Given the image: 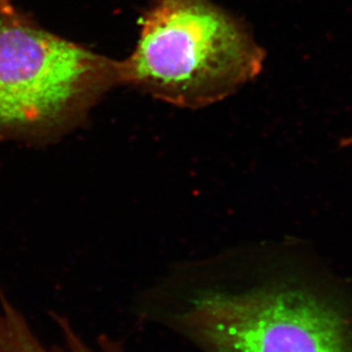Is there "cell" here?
<instances>
[{"label": "cell", "mask_w": 352, "mask_h": 352, "mask_svg": "<svg viewBox=\"0 0 352 352\" xmlns=\"http://www.w3.org/2000/svg\"><path fill=\"white\" fill-rule=\"evenodd\" d=\"M334 289L263 274L196 289L166 318L204 352H352V306Z\"/></svg>", "instance_id": "cell-1"}, {"label": "cell", "mask_w": 352, "mask_h": 352, "mask_svg": "<svg viewBox=\"0 0 352 352\" xmlns=\"http://www.w3.org/2000/svg\"><path fill=\"white\" fill-rule=\"evenodd\" d=\"M265 57L244 24L211 0H155L133 53L120 62L121 85L201 109L258 77Z\"/></svg>", "instance_id": "cell-2"}, {"label": "cell", "mask_w": 352, "mask_h": 352, "mask_svg": "<svg viewBox=\"0 0 352 352\" xmlns=\"http://www.w3.org/2000/svg\"><path fill=\"white\" fill-rule=\"evenodd\" d=\"M120 85V60L47 32L22 14L0 16V140L53 143Z\"/></svg>", "instance_id": "cell-3"}, {"label": "cell", "mask_w": 352, "mask_h": 352, "mask_svg": "<svg viewBox=\"0 0 352 352\" xmlns=\"http://www.w3.org/2000/svg\"><path fill=\"white\" fill-rule=\"evenodd\" d=\"M54 319L60 329L63 344L47 346L0 289V352H126L121 343L109 336H100L96 346H88L67 317L54 315Z\"/></svg>", "instance_id": "cell-4"}, {"label": "cell", "mask_w": 352, "mask_h": 352, "mask_svg": "<svg viewBox=\"0 0 352 352\" xmlns=\"http://www.w3.org/2000/svg\"><path fill=\"white\" fill-rule=\"evenodd\" d=\"M19 12L14 8L10 0H0V16H15Z\"/></svg>", "instance_id": "cell-5"}]
</instances>
